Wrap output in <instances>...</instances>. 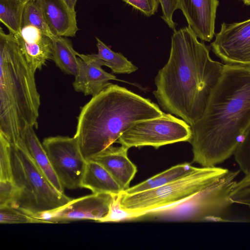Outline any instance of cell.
<instances>
[{
    "label": "cell",
    "instance_id": "52a82bcc",
    "mask_svg": "<svg viewBox=\"0 0 250 250\" xmlns=\"http://www.w3.org/2000/svg\"><path fill=\"white\" fill-rule=\"evenodd\" d=\"M12 181L17 193L11 207L29 215L52 210L72 199L57 190L35 165L22 142L10 143Z\"/></svg>",
    "mask_w": 250,
    "mask_h": 250
},
{
    "label": "cell",
    "instance_id": "4316f807",
    "mask_svg": "<svg viewBox=\"0 0 250 250\" xmlns=\"http://www.w3.org/2000/svg\"><path fill=\"white\" fill-rule=\"evenodd\" d=\"M16 193V187L12 180H0V208L11 207Z\"/></svg>",
    "mask_w": 250,
    "mask_h": 250
},
{
    "label": "cell",
    "instance_id": "e0dca14e",
    "mask_svg": "<svg viewBox=\"0 0 250 250\" xmlns=\"http://www.w3.org/2000/svg\"><path fill=\"white\" fill-rule=\"evenodd\" d=\"M20 139L28 154L43 175L57 190L63 192L64 188L53 169L42 144L36 135L33 127L26 128Z\"/></svg>",
    "mask_w": 250,
    "mask_h": 250
},
{
    "label": "cell",
    "instance_id": "5b68a950",
    "mask_svg": "<svg viewBox=\"0 0 250 250\" xmlns=\"http://www.w3.org/2000/svg\"><path fill=\"white\" fill-rule=\"evenodd\" d=\"M239 171H229L220 181L173 205L142 214L127 216L125 221H186L229 222L233 204L231 193Z\"/></svg>",
    "mask_w": 250,
    "mask_h": 250
},
{
    "label": "cell",
    "instance_id": "2e32d148",
    "mask_svg": "<svg viewBox=\"0 0 250 250\" xmlns=\"http://www.w3.org/2000/svg\"><path fill=\"white\" fill-rule=\"evenodd\" d=\"M128 149L123 145H111L92 159L109 172L123 191L129 188L130 183L137 171L136 166L128 157Z\"/></svg>",
    "mask_w": 250,
    "mask_h": 250
},
{
    "label": "cell",
    "instance_id": "8992f818",
    "mask_svg": "<svg viewBox=\"0 0 250 250\" xmlns=\"http://www.w3.org/2000/svg\"><path fill=\"white\" fill-rule=\"evenodd\" d=\"M229 170L217 166L196 167L191 172L164 186L133 194L115 196L112 208L124 218L170 206L188 198L220 181Z\"/></svg>",
    "mask_w": 250,
    "mask_h": 250
},
{
    "label": "cell",
    "instance_id": "6da1fadb",
    "mask_svg": "<svg viewBox=\"0 0 250 250\" xmlns=\"http://www.w3.org/2000/svg\"><path fill=\"white\" fill-rule=\"evenodd\" d=\"M190 126L192 163L215 167L233 155L250 126V67L224 64L203 115Z\"/></svg>",
    "mask_w": 250,
    "mask_h": 250
},
{
    "label": "cell",
    "instance_id": "4fadbf2b",
    "mask_svg": "<svg viewBox=\"0 0 250 250\" xmlns=\"http://www.w3.org/2000/svg\"><path fill=\"white\" fill-rule=\"evenodd\" d=\"M78 70L73 83L74 90L85 96H94L105 87L116 77L105 71L100 61L93 54L78 53Z\"/></svg>",
    "mask_w": 250,
    "mask_h": 250
},
{
    "label": "cell",
    "instance_id": "ffe728a7",
    "mask_svg": "<svg viewBox=\"0 0 250 250\" xmlns=\"http://www.w3.org/2000/svg\"><path fill=\"white\" fill-rule=\"evenodd\" d=\"M196 168L188 163L177 165L123 192L126 194H133L153 189L180 178Z\"/></svg>",
    "mask_w": 250,
    "mask_h": 250
},
{
    "label": "cell",
    "instance_id": "484cf974",
    "mask_svg": "<svg viewBox=\"0 0 250 250\" xmlns=\"http://www.w3.org/2000/svg\"><path fill=\"white\" fill-rule=\"evenodd\" d=\"M0 180H12L10 142L0 133Z\"/></svg>",
    "mask_w": 250,
    "mask_h": 250
},
{
    "label": "cell",
    "instance_id": "83f0119b",
    "mask_svg": "<svg viewBox=\"0 0 250 250\" xmlns=\"http://www.w3.org/2000/svg\"><path fill=\"white\" fill-rule=\"evenodd\" d=\"M147 17L154 15L159 5L158 0H122Z\"/></svg>",
    "mask_w": 250,
    "mask_h": 250
},
{
    "label": "cell",
    "instance_id": "3957f363",
    "mask_svg": "<svg viewBox=\"0 0 250 250\" xmlns=\"http://www.w3.org/2000/svg\"><path fill=\"white\" fill-rule=\"evenodd\" d=\"M165 114L150 100L111 83L81 108L74 137L88 161L135 123Z\"/></svg>",
    "mask_w": 250,
    "mask_h": 250
},
{
    "label": "cell",
    "instance_id": "9c48e42d",
    "mask_svg": "<svg viewBox=\"0 0 250 250\" xmlns=\"http://www.w3.org/2000/svg\"><path fill=\"white\" fill-rule=\"evenodd\" d=\"M42 144L63 187L69 189L81 188L87 161L76 139L56 136L45 138Z\"/></svg>",
    "mask_w": 250,
    "mask_h": 250
},
{
    "label": "cell",
    "instance_id": "7402d4cb",
    "mask_svg": "<svg viewBox=\"0 0 250 250\" xmlns=\"http://www.w3.org/2000/svg\"><path fill=\"white\" fill-rule=\"evenodd\" d=\"M28 1L0 0V21L9 33L16 35L21 32L23 10Z\"/></svg>",
    "mask_w": 250,
    "mask_h": 250
},
{
    "label": "cell",
    "instance_id": "f1b7e54d",
    "mask_svg": "<svg viewBox=\"0 0 250 250\" xmlns=\"http://www.w3.org/2000/svg\"><path fill=\"white\" fill-rule=\"evenodd\" d=\"M161 5L162 16V19L173 31L176 30L177 24L173 20V15L175 10L178 9V0H158Z\"/></svg>",
    "mask_w": 250,
    "mask_h": 250
},
{
    "label": "cell",
    "instance_id": "44dd1931",
    "mask_svg": "<svg viewBox=\"0 0 250 250\" xmlns=\"http://www.w3.org/2000/svg\"><path fill=\"white\" fill-rule=\"evenodd\" d=\"M97 54H92L101 63L111 69L112 72L117 74H130L136 71L138 67L128 61L120 53L115 52L96 37Z\"/></svg>",
    "mask_w": 250,
    "mask_h": 250
},
{
    "label": "cell",
    "instance_id": "7a4b0ae2",
    "mask_svg": "<svg viewBox=\"0 0 250 250\" xmlns=\"http://www.w3.org/2000/svg\"><path fill=\"white\" fill-rule=\"evenodd\" d=\"M171 39L169 57L156 75L153 93L164 110L191 126L203 115L224 64L211 58L210 47L188 26L174 31Z\"/></svg>",
    "mask_w": 250,
    "mask_h": 250
},
{
    "label": "cell",
    "instance_id": "d6986e66",
    "mask_svg": "<svg viewBox=\"0 0 250 250\" xmlns=\"http://www.w3.org/2000/svg\"><path fill=\"white\" fill-rule=\"evenodd\" d=\"M52 40V59L62 72L75 76L78 70V53L67 37L54 36Z\"/></svg>",
    "mask_w": 250,
    "mask_h": 250
},
{
    "label": "cell",
    "instance_id": "ba28073f",
    "mask_svg": "<svg viewBox=\"0 0 250 250\" xmlns=\"http://www.w3.org/2000/svg\"><path fill=\"white\" fill-rule=\"evenodd\" d=\"M191 137L190 125L168 113L135 123L122 133L116 142L129 148L145 146L158 148L168 144L189 142Z\"/></svg>",
    "mask_w": 250,
    "mask_h": 250
},
{
    "label": "cell",
    "instance_id": "1f68e13d",
    "mask_svg": "<svg viewBox=\"0 0 250 250\" xmlns=\"http://www.w3.org/2000/svg\"><path fill=\"white\" fill-rule=\"evenodd\" d=\"M25 0V1H30V0Z\"/></svg>",
    "mask_w": 250,
    "mask_h": 250
},
{
    "label": "cell",
    "instance_id": "d4e9b609",
    "mask_svg": "<svg viewBox=\"0 0 250 250\" xmlns=\"http://www.w3.org/2000/svg\"><path fill=\"white\" fill-rule=\"evenodd\" d=\"M0 224L39 223L30 215L15 208H0Z\"/></svg>",
    "mask_w": 250,
    "mask_h": 250
},
{
    "label": "cell",
    "instance_id": "4dcf8cb0",
    "mask_svg": "<svg viewBox=\"0 0 250 250\" xmlns=\"http://www.w3.org/2000/svg\"><path fill=\"white\" fill-rule=\"evenodd\" d=\"M245 4L250 5V0H242Z\"/></svg>",
    "mask_w": 250,
    "mask_h": 250
},
{
    "label": "cell",
    "instance_id": "7c38bea8",
    "mask_svg": "<svg viewBox=\"0 0 250 250\" xmlns=\"http://www.w3.org/2000/svg\"><path fill=\"white\" fill-rule=\"evenodd\" d=\"M218 0H178V9L186 18L197 38L210 42L215 35Z\"/></svg>",
    "mask_w": 250,
    "mask_h": 250
},
{
    "label": "cell",
    "instance_id": "603a6c76",
    "mask_svg": "<svg viewBox=\"0 0 250 250\" xmlns=\"http://www.w3.org/2000/svg\"><path fill=\"white\" fill-rule=\"evenodd\" d=\"M27 25L38 28L43 34L51 38L54 36L47 24L42 11L36 0L29 1L25 6L21 28Z\"/></svg>",
    "mask_w": 250,
    "mask_h": 250
},
{
    "label": "cell",
    "instance_id": "ac0fdd59",
    "mask_svg": "<svg viewBox=\"0 0 250 250\" xmlns=\"http://www.w3.org/2000/svg\"><path fill=\"white\" fill-rule=\"evenodd\" d=\"M81 188L93 193H108L118 195L123 190L109 172L93 160L87 161Z\"/></svg>",
    "mask_w": 250,
    "mask_h": 250
},
{
    "label": "cell",
    "instance_id": "cb8c5ba5",
    "mask_svg": "<svg viewBox=\"0 0 250 250\" xmlns=\"http://www.w3.org/2000/svg\"><path fill=\"white\" fill-rule=\"evenodd\" d=\"M233 156L240 170L245 175H250V126L236 149Z\"/></svg>",
    "mask_w": 250,
    "mask_h": 250
},
{
    "label": "cell",
    "instance_id": "30bf717a",
    "mask_svg": "<svg viewBox=\"0 0 250 250\" xmlns=\"http://www.w3.org/2000/svg\"><path fill=\"white\" fill-rule=\"evenodd\" d=\"M215 36L211 49L225 64L250 67V19L223 22Z\"/></svg>",
    "mask_w": 250,
    "mask_h": 250
},
{
    "label": "cell",
    "instance_id": "9a60e30c",
    "mask_svg": "<svg viewBox=\"0 0 250 250\" xmlns=\"http://www.w3.org/2000/svg\"><path fill=\"white\" fill-rule=\"evenodd\" d=\"M54 36L74 37L79 30L75 10L64 0H36Z\"/></svg>",
    "mask_w": 250,
    "mask_h": 250
},
{
    "label": "cell",
    "instance_id": "8fae6325",
    "mask_svg": "<svg viewBox=\"0 0 250 250\" xmlns=\"http://www.w3.org/2000/svg\"><path fill=\"white\" fill-rule=\"evenodd\" d=\"M108 193L92 194L72 199L61 207L46 211L49 223L92 220L100 222L110 213L114 197Z\"/></svg>",
    "mask_w": 250,
    "mask_h": 250
},
{
    "label": "cell",
    "instance_id": "277c9868",
    "mask_svg": "<svg viewBox=\"0 0 250 250\" xmlns=\"http://www.w3.org/2000/svg\"><path fill=\"white\" fill-rule=\"evenodd\" d=\"M35 74L14 35L0 27V133L11 143L37 124L41 101Z\"/></svg>",
    "mask_w": 250,
    "mask_h": 250
},
{
    "label": "cell",
    "instance_id": "5bb4252c",
    "mask_svg": "<svg viewBox=\"0 0 250 250\" xmlns=\"http://www.w3.org/2000/svg\"><path fill=\"white\" fill-rule=\"evenodd\" d=\"M14 36L22 55L35 72L52 59L51 39L38 28L25 26Z\"/></svg>",
    "mask_w": 250,
    "mask_h": 250
},
{
    "label": "cell",
    "instance_id": "f546056e",
    "mask_svg": "<svg viewBox=\"0 0 250 250\" xmlns=\"http://www.w3.org/2000/svg\"><path fill=\"white\" fill-rule=\"evenodd\" d=\"M68 5L73 10H75L77 0H64Z\"/></svg>",
    "mask_w": 250,
    "mask_h": 250
}]
</instances>
